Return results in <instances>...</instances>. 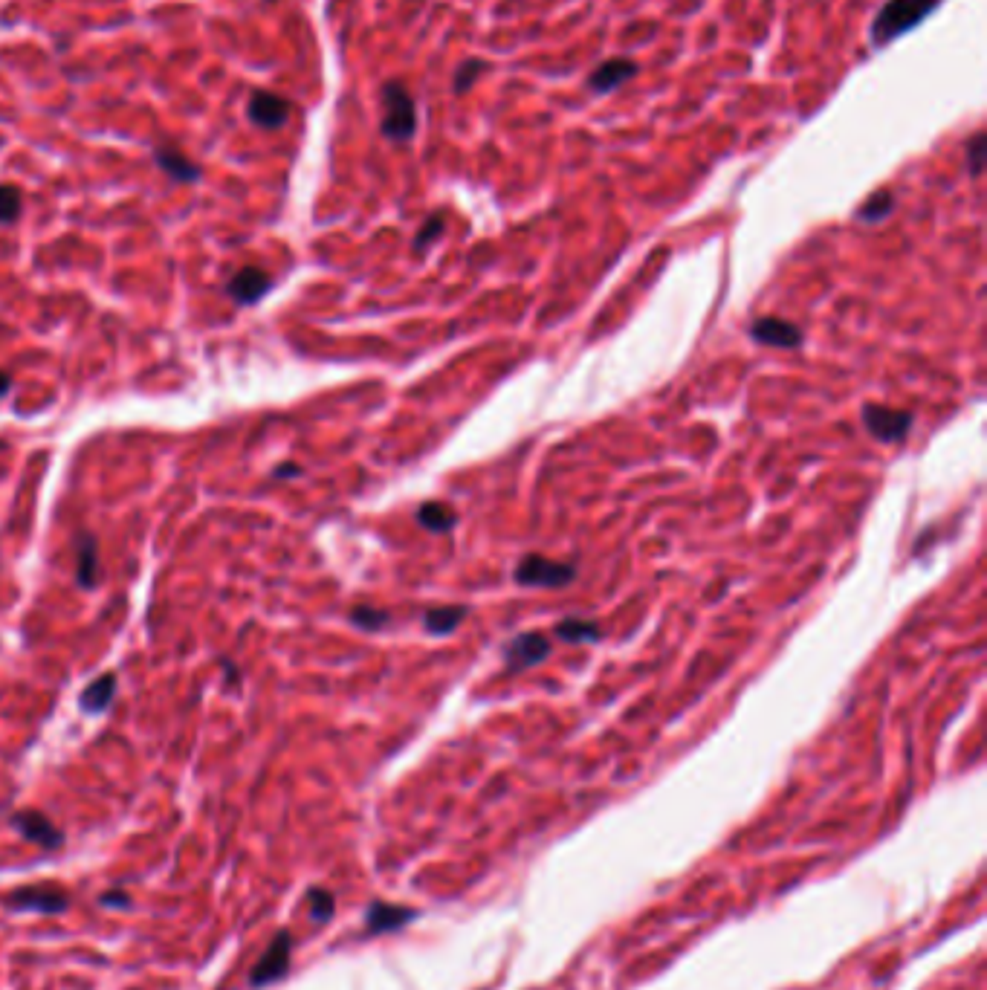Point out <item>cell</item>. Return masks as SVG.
Returning <instances> with one entry per match:
<instances>
[{
	"mask_svg": "<svg viewBox=\"0 0 987 990\" xmlns=\"http://www.w3.org/2000/svg\"><path fill=\"white\" fill-rule=\"evenodd\" d=\"M938 6L941 0H886L872 24V44L875 47L892 44L895 38L924 24Z\"/></svg>",
	"mask_w": 987,
	"mask_h": 990,
	"instance_id": "obj_1",
	"label": "cell"
},
{
	"mask_svg": "<svg viewBox=\"0 0 987 990\" xmlns=\"http://www.w3.org/2000/svg\"><path fill=\"white\" fill-rule=\"evenodd\" d=\"M380 131L391 142H409L417 134V105L403 82L383 84V122Z\"/></svg>",
	"mask_w": 987,
	"mask_h": 990,
	"instance_id": "obj_2",
	"label": "cell"
},
{
	"mask_svg": "<svg viewBox=\"0 0 987 990\" xmlns=\"http://www.w3.org/2000/svg\"><path fill=\"white\" fill-rule=\"evenodd\" d=\"M576 577L574 565L568 562H553L539 553L524 556L516 565V582L524 588H562Z\"/></svg>",
	"mask_w": 987,
	"mask_h": 990,
	"instance_id": "obj_3",
	"label": "cell"
},
{
	"mask_svg": "<svg viewBox=\"0 0 987 990\" xmlns=\"http://www.w3.org/2000/svg\"><path fill=\"white\" fill-rule=\"evenodd\" d=\"M290 956H293V935L287 933V930H281V933H275L270 947L264 950V956L252 967L249 985L252 988H267V985H273L278 979H284L287 970H290Z\"/></svg>",
	"mask_w": 987,
	"mask_h": 990,
	"instance_id": "obj_4",
	"label": "cell"
},
{
	"mask_svg": "<svg viewBox=\"0 0 987 990\" xmlns=\"http://www.w3.org/2000/svg\"><path fill=\"white\" fill-rule=\"evenodd\" d=\"M6 907L21 909V912H41V915H61L64 909L70 907V898L58 886L41 883V886H21V889H15L6 898Z\"/></svg>",
	"mask_w": 987,
	"mask_h": 990,
	"instance_id": "obj_5",
	"label": "cell"
},
{
	"mask_svg": "<svg viewBox=\"0 0 987 990\" xmlns=\"http://www.w3.org/2000/svg\"><path fill=\"white\" fill-rule=\"evenodd\" d=\"M863 423H866V429L880 443H898L912 429V414L901 412V409H889V406H878V403H869V406H863Z\"/></svg>",
	"mask_w": 987,
	"mask_h": 990,
	"instance_id": "obj_6",
	"label": "cell"
},
{
	"mask_svg": "<svg viewBox=\"0 0 987 990\" xmlns=\"http://www.w3.org/2000/svg\"><path fill=\"white\" fill-rule=\"evenodd\" d=\"M247 113L249 119H252V125H258L264 131H275V128H281L290 119V102L281 99V96H275L270 90H255L249 96Z\"/></svg>",
	"mask_w": 987,
	"mask_h": 990,
	"instance_id": "obj_7",
	"label": "cell"
},
{
	"mask_svg": "<svg viewBox=\"0 0 987 990\" xmlns=\"http://www.w3.org/2000/svg\"><path fill=\"white\" fill-rule=\"evenodd\" d=\"M229 296L241 307H249V304H258L270 290H273V278L258 270V267H244L238 273L229 278Z\"/></svg>",
	"mask_w": 987,
	"mask_h": 990,
	"instance_id": "obj_8",
	"label": "cell"
},
{
	"mask_svg": "<svg viewBox=\"0 0 987 990\" xmlns=\"http://www.w3.org/2000/svg\"><path fill=\"white\" fill-rule=\"evenodd\" d=\"M637 73H640V67L631 58H608L588 76V90L603 96V93H611V90L629 84Z\"/></svg>",
	"mask_w": 987,
	"mask_h": 990,
	"instance_id": "obj_9",
	"label": "cell"
},
{
	"mask_svg": "<svg viewBox=\"0 0 987 990\" xmlns=\"http://www.w3.org/2000/svg\"><path fill=\"white\" fill-rule=\"evenodd\" d=\"M550 643L542 637V634H519L513 637L507 646H504V660L510 669H527V666H536L542 660L548 658Z\"/></svg>",
	"mask_w": 987,
	"mask_h": 990,
	"instance_id": "obj_10",
	"label": "cell"
},
{
	"mask_svg": "<svg viewBox=\"0 0 987 990\" xmlns=\"http://www.w3.org/2000/svg\"><path fill=\"white\" fill-rule=\"evenodd\" d=\"M750 336L762 345H773V348H796L802 342V330L796 328L794 322L779 319V316H765V319L753 322Z\"/></svg>",
	"mask_w": 987,
	"mask_h": 990,
	"instance_id": "obj_11",
	"label": "cell"
},
{
	"mask_svg": "<svg viewBox=\"0 0 987 990\" xmlns=\"http://www.w3.org/2000/svg\"><path fill=\"white\" fill-rule=\"evenodd\" d=\"M12 825L27 837L29 843H38L44 849H58L64 843V834L41 811H21L12 817Z\"/></svg>",
	"mask_w": 987,
	"mask_h": 990,
	"instance_id": "obj_12",
	"label": "cell"
},
{
	"mask_svg": "<svg viewBox=\"0 0 987 990\" xmlns=\"http://www.w3.org/2000/svg\"><path fill=\"white\" fill-rule=\"evenodd\" d=\"M76 582L82 588H93L99 582V542L90 533L76 536Z\"/></svg>",
	"mask_w": 987,
	"mask_h": 990,
	"instance_id": "obj_13",
	"label": "cell"
},
{
	"mask_svg": "<svg viewBox=\"0 0 987 990\" xmlns=\"http://www.w3.org/2000/svg\"><path fill=\"white\" fill-rule=\"evenodd\" d=\"M154 160H157V165L163 168L171 180H177V183H197V180H200V168H197V165H194L180 148H174V145H160V148L154 151Z\"/></svg>",
	"mask_w": 987,
	"mask_h": 990,
	"instance_id": "obj_14",
	"label": "cell"
},
{
	"mask_svg": "<svg viewBox=\"0 0 987 990\" xmlns=\"http://www.w3.org/2000/svg\"><path fill=\"white\" fill-rule=\"evenodd\" d=\"M414 918L412 909L406 907H394V904H371L368 907V915H365V924H368V933H391V930H400L403 924H409Z\"/></svg>",
	"mask_w": 987,
	"mask_h": 990,
	"instance_id": "obj_15",
	"label": "cell"
},
{
	"mask_svg": "<svg viewBox=\"0 0 987 990\" xmlns=\"http://www.w3.org/2000/svg\"><path fill=\"white\" fill-rule=\"evenodd\" d=\"M113 695H116V675H102L99 681H93L90 687L84 689L82 692V710L84 713H90V715H96V713H105L110 707V701H113Z\"/></svg>",
	"mask_w": 987,
	"mask_h": 990,
	"instance_id": "obj_16",
	"label": "cell"
},
{
	"mask_svg": "<svg viewBox=\"0 0 987 990\" xmlns=\"http://www.w3.org/2000/svg\"><path fill=\"white\" fill-rule=\"evenodd\" d=\"M467 617V608L464 605H446V608H432L426 611L423 617V626L426 632L432 634H449L455 626H461V620Z\"/></svg>",
	"mask_w": 987,
	"mask_h": 990,
	"instance_id": "obj_17",
	"label": "cell"
},
{
	"mask_svg": "<svg viewBox=\"0 0 987 990\" xmlns=\"http://www.w3.org/2000/svg\"><path fill=\"white\" fill-rule=\"evenodd\" d=\"M417 522H420V527L432 530V533H446V530L455 527V513L440 501H429L417 510Z\"/></svg>",
	"mask_w": 987,
	"mask_h": 990,
	"instance_id": "obj_18",
	"label": "cell"
},
{
	"mask_svg": "<svg viewBox=\"0 0 987 990\" xmlns=\"http://www.w3.org/2000/svg\"><path fill=\"white\" fill-rule=\"evenodd\" d=\"M892 209H895V197H892V192H878V194H872L863 206H860V212H857V218L860 220H883V218H889L892 215Z\"/></svg>",
	"mask_w": 987,
	"mask_h": 990,
	"instance_id": "obj_19",
	"label": "cell"
},
{
	"mask_svg": "<svg viewBox=\"0 0 987 990\" xmlns=\"http://www.w3.org/2000/svg\"><path fill=\"white\" fill-rule=\"evenodd\" d=\"M556 634L562 637V640H571V643H582V640H597L600 637V629L594 626V623H588V620H562L559 626H556Z\"/></svg>",
	"mask_w": 987,
	"mask_h": 990,
	"instance_id": "obj_20",
	"label": "cell"
},
{
	"mask_svg": "<svg viewBox=\"0 0 987 990\" xmlns=\"http://www.w3.org/2000/svg\"><path fill=\"white\" fill-rule=\"evenodd\" d=\"M307 907H310V918L316 924H325L333 918V909H336V901L330 895L328 889H310L307 892Z\"/></svg>",
	"mask_w": 987,
	"mask_h": 990,
	"instance_id": "obj_21",
	"label": "cell"
},
{
	"mask_svg": "<svg viewBox=\"0 0 987 990\" xmlns=\"http://www.w3.org/2000/svg\"><path fill=\"white\" fill-rule=\"evenodd\" d=\"M351 623L357 629H365V632H377V629H383L385 623H388V611L371 608V605H357L351 611Z\"/></svg>",
	"mask_w": 987,
	"mask_h": 990,
	"instance_id": "obj_22",
	"label": "cell"
},
{
	"mask_svg": "<svg viewBox=\"0 0 987 990\" xmlns=\"http://www.w3.org/2000/svg\"><path fill=\"white\" fill-rule=\"evenodd\" d=\"M24 209V197L18 186H0V223H15Z\"/></svg>",
	"mask_w": 987,
	"mask_h": 990,
	"instance_id": "obj_23",
	"label": "cell"
},
{
	"mask_svg": "<svg viewBox=\"0 0 987 990\" xmlns=\"http://www.w3.org/2000/svg\"><path fill=\"white\" fill-rule=\"evenodd\" d=\"M484 67H487V64H484V61H475V58H469V61H464V64H461V67L455 70V79H452V90H455L458 96H464V93H467L469 87H472V84L478 82V76L484 73Z\"/></svg>",
	"mask_w": 987,
	"mask_h": 990,
	"instance_id": "obj_24",
	"label": "cell"
},
{
	"mask_svg": "<svg viewBox=\"0 0 987 990\" xmlns=\"http://www.w3.org/2000/svg\"><path fill=\"white\" fill-rule=\"evenodd\" d=\"M443 229H446V220H443V215H435V218L426 220V223H423V229H420V232H417V238H414V249H417V252H423V249L429 247V244H435L440 235H443Z\"/></svg>",
	"mask_w": 987,
	"mask_h": 990,
	"instance_id": "obj_25",
	"label": "cell"
},
{
	"mask_svg": "<svg viewBox=\"0 0 987 990\" xmlns=\"http://www.w3.org/2000/svg\"><path fill=\"white\" fill-rule=\"evenodd\" d=\"M967 165H970V174L979 177L982 174V165H985V134H973L970 142H967Z\"/></svg>",
	"mask_w": 987,
	"mask_h": 990,
	"instance_id": "obj_26",
	"label": "cell"
},
{
	"mask_svg": "<svg viewBox=\"0 0 987 990\" xmlns=\"http://www.w3.org/2000/svg\"><path fill=\"white\" fill-rule=\"evenodd\" d=\"M102 904L105 907H128V895L125 892H105L102 895Z\"/></svg>",
	"mask_w": 987,
	"mask_h": 990,
	"instance_id": "obj_27",
	"label": "cell"
},
{
	"mask_svg": "<svg viewBox=\"0 0 987 990\" xmlns=\"http://www.w3.org/2000/svg\"><path fill=\"white\" fill-rule=\"evenodd\" d=\"M273 475L275 478H299V475H302V467H299V464H281V467H275Z\"/></svg>",
	"mask_w": 987,
	"mask_h": 990,
	"instance_id": "obj_28",
	"label": "cell"
},
{
	"mask_svg": "<svg viewBox=\"0 0 987 990\" xmlns=\"http://www.w3.org/2000/svg\"><path fill=\"white\" fill-rule=\"evenodd\" d=\"M9 388H12V377H9L6 371H0V397H6Z\"/></svg>",
	"mask_w": 987,
	"mask_h": 990,
	"instance_id": "obj_29",
	"label": "cell"
}]
</instances>
